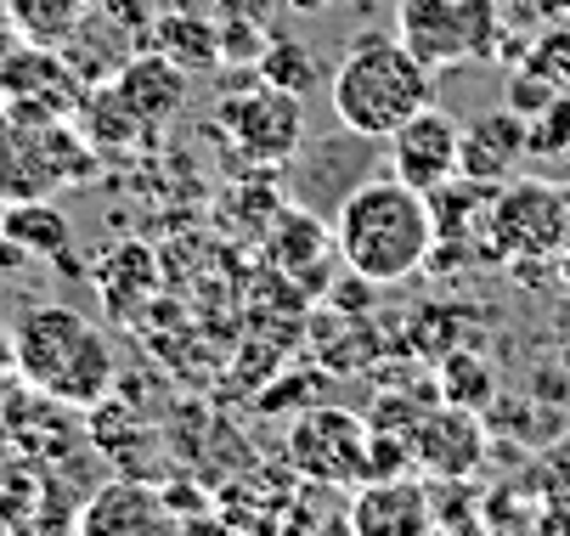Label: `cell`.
I'll use <instances>...</instances> for the list:
<instances>
[{
  "label": "cell",
  "mask_w": 570,
  "mask_h": 536,
  "mask_svg": "<svg viewBox=\"0 0 570 536\" xmlns=\"http://www.w3.org/2000/svg\"><path fill=\"white\" fill-rule=\"evenodd\" d=\"M334 249L362 282H406L435 255V204L401 176L351 187L334 204Z\"/></svg>",
  "instance_id": "obj_1"
},
{
  "label": "cell",
  "mask_w": 570,
  "mask_h": 536,
  "mask_svg": "<svg viewBox=\"0 0 570 536\" xmlns=\"http://www.w3.org/2000/svg\"><path fill=\"white\" fill-rule=\"evenodd\" d=\"M12 361L18 385L57 407H102L119 378L108 334L73 305H29L12 322Z\"/></svg>",
  "instance_id": "obj_2"
},
{
  "label": "cell",
  "mask_w": 570,
  "mask_h": 536,
  "mask_svg": "<svg viewBox=\"0 0 570 536\" xmlns=\"http://www.w3.org/2000/svg\"><path fill=\"white\" fill-rule=\"evenodd\" d=\"M328 102L351 136L390 141V130H401L419 108L435 102V68L401 34H362L334 68Z\"/></svg>",
  "instance_id": "obj_3"
},
{
  "label": "cell",
  "mask_w": 570,
  "mask_h": 536,
  "mask_svg": "<svg viewBox=\"0 0 570 536\" xmlns=\"http://www.w3.org/2000/svg\"><path fill=\"white\" fill-rule=\"evenodd\" d=\"M91 176H97V147L86 141L79 119L0 102V198L7 204L57 198L62 187H79Z\"/></svg>",
  "instance_id": "obj_4"
},
{
  "label": "cell",
  "mask_w": 570,
  "mask_h": 536,
  "mask_svg": "<svg viewBox=\"0 0 570 536\" xmlns=\"http://www.w3.org/2000/svg\"><path fill=\"white\" fill-rule=\"evenodd\" d=\"M503 0H395V34L430 68H458L498 51Z\"/></svg>",
  "instance_id": "obj_5"
},
{
  "label": "cell",
  "mask_w": 570,
  "mask_h": 536,
  "mask_svg": "<svg viewBox=\"0 0 570 536\" xmlns=\"http://www.w3.org/2000/svg\"><path fill=\"white\" fill-rule=\"evenodd\" d=\"M288 457L311 486H362L373 475V429L345 407H316L288 429Z\"/></svg>",
  "instance_id": "obj_6"
},
{
  "label": "cell",
  "mask_w": 570,
  "mask_h": 536,
  "mask_svg": "<svg viewBox=\"0 0 570 536\" xmlns=\"http://www.w3.org/2000/svg\"><path fill=\"white\" fill-rule=\"evenodd\" d=\"M86 97H91V80L62 57V46L18 40L7 51V62H0V102H12V108H40V113L79 119Z\"/></svg>",
  "instance_id": "obj_7"
},
{
  "label": "cell",
  "mask_w": 570,
  "mask_h": 536,
  "mask_svg": "<svg viewBox=\"0 0 570 536\" xmlns=\"http://www.w3.org/2000/svg\"><path fill=\"white\" fill-rule=\"evenodd\" d=\"M220 125L226 136L249 152V159H266V165H283L294 159V147L305 136V113H299V97L272 86L266 73H261V86L249 91H237L220 102Z\"/></svg>",
  "instance_id": "obj_8"
},
{
  "label": "cell",
  "mask_w": 570,
  "mask_h": 536,
  "mask_svg": "<svg viewBox=\"0 0 570 536\" xmlns=\"http://www.w3.org/2000/svg\"><path fill=\"white\" fill-rule=\"evenodd\" d=\"M463 165V125L452 113H441L435 102L419 108L401 130H390V176H401L419 192H441Z\"/></svg>",
  "instance_id": "obj_9"
},
{
  "label": "cell",
  "mask_w": 570,
  "mask_h": 536,
  "mask_svg": "<svg viewBox=\"0 0 570 536\" xmlns=\"http://www.w3.org/2000/svg\"><path fill=\"white\" fill-rule=\"evenodd\" d=\"M435 525L430 492L406 475H373L362 480L356 503H351V530L362 536H424Z\"/></svg>",
  "instance_id": "obj_10"
},
{
  "label": "cell",
  "mask_w": 570,
  "mask_h": 536,
  "mask_svg": "<svg viewBox=\"0 0 570 536\" xmlns=\"http://www.w3.org/2000/svg\"><path fill=\"white\" fill-rule=\"evenodd\" d=\"M187 80H193V73L181 62H170L165 51H136V57H125V68L114 73V80H102V86L153 130V125H165L187 102Z\"/></svg>",
  "instance_id": "obj_11"
},
{
  "label": "cell",
  "mask_w": 570,
  "mask_h": 536,
  "mask_svg": "<svg viewBox=\"0 0 570 536\" xmlns=\"http://www.w3.org/2000/svg\"><path fill=\"white\" fill-rule=\"evenodd\" d=\"M73 525L86 536H141V530H170L176 508L165 492H153L141 480H114V486L91 492V503L73 514Z\"/></svg>",
  "instance_id": "obj_12"
},
{
  "label": "cell",
  "mask_w": 570,
  "mask_h": 536,
  "mask_svg": "<svg viewBox=\"0 0 570 536\" xmlns=\"http://www.w3.org/2000/svg\"><path fill=\"white\" fill-rule=\"evenodd\" d=\"M525 147H531V136H525L520 113L503 108L492 119H480L474 130H463V165H458V176H469L474 187L480 181H503L525 159Z\"/></svg>",
  "instance_id": "obj_13"
},
{
  "label": "cell",
  "mask_w": 570,
  "mask_h": 536,
  "mask_svg": "<svg viewBox=\"0 0 570 536\" xmlns=\"http://www.w3.org/2000/svg\"><path fill=\"white\" fill-rule=\"evenodd\" d=\"M406 446H413V457H419L424 469H435V475H446V480H463V475L480 464V424H474L469 413L446 407V413L424 418Z\"/></svg>",
  "instance_id": "obj_14"
},
{
  "label": "cell",
  "mask_w": 570,
  "mask_h": 536,
  "mask_svg": "<svg viewBox=\"0 0 570 536\" xmlns=\"http://www.w3.org/2000/svg\"><path fill=\"white\" fill-rule=\"evenodd\" d=\"M18 249H29V260H68L73 249V226L51 198L35 204H7V226H0Z\"/></svg>",
  "instance_id": "obj_15"
},
{
  "label": "cell",
  "mask_w": 570,
  "mask_h": 536,
  "mask_svg": "<svg viewBox=\"0 0 570 536\" xmlns=\"http://www.w3.org/2000/svg\"><path fill=\"white\" fill-rule=\"evenodd\" d=\"M153 40H158L153 51H165V57L181 62L187 73L220 62V29H215L204 12H187V7H176L170 18H158V23H153Z\"/></svg>",
  "instance_id": "obj_16"
},
{
  "label": "cell",
  "mask_w": 570,
  "mask_h": 536,
  "mask_svg": "<svg viewBox=\"0 0 570 536\" xmlns=\"http://www.w3.org/2000/svg\"><path fill=\"white\" fill-rule=\"evenodd\" d=\"M86 12H91V0H0V18L35 46H62Z\"/></svg>",
  "instance_id": "obj_17"
},
{
  "label": "cell",
  "mask_w": 570,
  "mask_h": 536,
  "mask_svg": "<svg viewBox=\"0 0 570 536\" xmlns=\"http://www.w3.org/2000/svg\"><path fill=\"white\" fill-rule=\"evenodd\" d=\"M261 68H266L272 86H283V91H294V97H305L311 80H316V62H311L305 51H294V46H266V51H261Z\"/></svg>",
  "instance_id": "obj_18"
},
{
  "label": "cell",
  "mask_w": 570,
  "mask_h": 536,
  "mask_svg": "<svg viewBox=\"0 0 570 536\" xmlns=\"http://www.w3.org/2000/svg\"><path fill=\"white\" fill-rule=\"evenodd\" d=\"M548 102H553L548 80H525V73H520V80L509 86V108H514V113H542Z\"/></svg>",
  "instance_id": "obj_19"
},
{
  "label": "cell",
  "mask_w": 570,
  "mask_h": 536,
  "mask_svg": "<svg viewBox=\"0 0 570 536\" xmlns=\"http://www.w3.org/2000/svg\"><path fill=\"white\" fill-rule=\"evenodd\" d=\"M12 378H18V361H12V328L0 322V407L12 396Z\"/></svg>",
  "instance_id": "obj_20"
},
{
  "label": "cell",
  "mask_w": 570,
  "mask_h": 536,
  "mask_svg": "<svg viewBox=\"0 0 570 536\" xmlns=\"http://www.w3.org/2000/svg\"><path fill=\"white\" fill-rule=\"evenodd\" d=\"M18 40H23V34H18V29H12V23H7V18H0V62H7V51H12V46H18Z\"/></svg>",
  "instance_id": "obj_21"
},
{
  "label": "cell",
  "mask_w": 570,
  "mask_h": 536,
  "mask_svg": "<svg viewBox=\"0 0 570 536\" xmlns=\"http://www.w3.org/2000/svg\"><path fill=\"white\" fill-rule=\"evenodd\" d=\"M0 226H7V198H0Z\"/></svg>",
  "instance_id": "obj_22"
}]
</instances>
